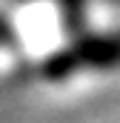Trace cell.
Segmentation results:
<instances>
[{"mask_svg": "<svg viewBox=\"0 0 120 123\" xmlns=\"http://www.w3.org/2000/svg\"><path fill=\"white\" fill-rule=\"evenodd\" d=\"M120 60V37H97V40H89L66 55H60L49 63V74L52 77H60V74H69L74 72L77 66H94V63H117Z\"/></svg>", "mask_w": 120, "mask_h": 123, "instance_id": "1", "label": "cell"}]
</instances>
